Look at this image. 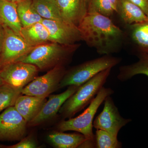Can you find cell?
Instances as JSON below:
<instances>
[{"mask_svg":"<svg viewBox=\"0 0 148 148\" xmlns=\"http://www.w3.org/2000/svg\"><path fill=\"white\" fill-rule=\"evenodd\" d=\"M95 148H121L122 144L110 133L102 130H96L95 135Z\"/></svg>","mask_w":148,"mask_h":148,"instance_id":"obj_25","label":"cell"},{"mask_svg":"<svg viewBox=\"0 0 148 148\" xmlns=\"http://www.w3.org/2000/svg\"><path fill=\"white\" fill-rule=\"evenodd\" d=\"M42 23L48 31L51 42L70 45L82 40L79 29L75 25L64 20L43 19Z\"/></svg>","mask_w":148,"mask_h":148,"instance_id":"obj_11","label":"cell"},{"mask_svg":"<svg viewBox=\"0 0 148 148\" xmlns=\"http://www.w3.org/2000/svg\"><path fill=\"white\" fill-rule=\"evenodd\" d=\"M47 140L56 148H79L86 140L82 134L79 133H66L55 131L48 135Z\"/></svg>","mask_w":148,"mask_h":148,"instance_id":"obj_19","label":"cell"},{"mask_svg":"<svg viewBox=\"0 0 148 148\" xmlns=\"http://www.w3.org/2000/svg\"><path fill=\"white\" fill-rule=\"evenodd\" d=\"M21 95L16 99L14 106L28 123L36 115L46 100L45 98Z\"/></svg>","mask_w":148,"mask_h":148,"instance_id":"obj_16","label":"cell"},{"mask_svg":"<svg viewBox=\"0 0 148 148\" xmlns=\"http://www.w3.org/2000/svg\"><path fill=\"white\" fill-rule=\"evenodd\" d=\"M118 0H87L88 12H96L112 16L116 12Z\"/></svg>","mask_w":148,"mask_h":148,"instance_id":"obj_24","label":"cell"},{"mask_svg":"<svg viewBox=\"0 0 148 148\" xmlns=\"http://www.w3.org/2000/svg\"><path fill=\"white\" fill-rule=\"evenodd\" d=\"M32 4L43 19L64 20L56 0H32Z\"/></svg>","mask_w":148,"mask_h":148,"instance_id":"obj_21","label":"cell"},{"mask_svg":"<svg viewBox=\"0 0 148 148\" xmlns=\"http://www.w3.org/2000/svg\"><path fill=\"white\" fill-rule=\"evenodd\" d=\"M79 86H70L62 93L51 95L36 115L28 123L27 125L32 127L37 126L55 116L66 100L76 91Z\"/></svg>","mask_w":148,"mask_h":148,"instance_id":"obj_12","label":"cell"},{"mask_svg":"<svg viewBox=\"0 0 148 148\" xmlns=\"http://www.w3.org/2000/svg\"><path fill=\"white\" fill-rule=\"evenodd\" d=\"M125 27L126 40H129L136 56L148 55V18Z\"/></svg>","mask_w":148,"mask_h":148,"instance_id":"obj_13","label":"cell"},{"mask_svg":"<svg viewBox=\"0 0 148 148\" xmlns=\"http://www.w3.org/2000/svg\"><path fill=\"white\" fill-rule=\"evenodd\" d=\"M4 84V82L3 81V80L1 77V75H0V86Z\"/></svg>","mask_w":148,"mask_h":148,"instance_id":"obj_30","label":"cell"},{"mask_svg":"<svg viewBox=\"0 0 148 148\" xmlns=\"http://www.w3.org/2000/svg\"><path fill=\"white\" fill-rule=\"evenodd\" d=\"M39 70L33 64L15 61L0 69V75L4 83L22 89L37 77Z\"/></svg>","mask_w":148,"mask_h":148,"instance_id":"obj_7","label":"cell"},{"mask_svg":"<svg viewBox=\"0 0 148 148\" xmlns=\"http://www.w3.org/2000/svg\"><path fill=\"white\" fill-rule=\"evenodd\" d=\"M56 1L64 21L78 27L87 13V0Z\"/></svg>","mask_w":148,"mask_h":148,"instance_id":"obj_14","label":"cell"},{"mask_svg":"<svg viewBox=\"0 0 148 148\" xmlns=\"http://www.w3.org/2000/svg\"><path fill=\"white\" fill-rule=\"evenodd\" d=\"M114 93L110 88L103 86L82 113L75 118L62 121L58 126L59 131H74L82 134L86 140L95 143V135L92 131L93 121L95 114L108 96Z\"/></svg>","mask_w":148,"mask_h":148,"instance_id":"obj_4","label":"cell"},{"mask_svg":"<svg viewBox=\"0 0 148 148\" xmlns=\"http://www.w3.org/2000/svg\"><path fill=\"white\" fill-rule=\"evenodd\" d=\"M143 10L148 17V0H130Z\"/></svg>","mask_w":148,"mask_h":148,"instance_id":"obj_27","label":"cell"},{"mask_svg":"<svg viewBox=\"0 0 148 148\" xmlns=\"http://www.w3.org/2000/svg\"><path fill=\"white\" fill-rule=\"evenodd\" d=\"M112 69L110 68L100 72L80 86L59 110V113L64 118H72L91 103L106 83Z\"/></svg>","mask_w":148,"mask_h":148,"instance_id":"obj_3","label":"cell"},{"mask_svg":"<svg viewBox=\"0 0 148 148\" xmlns=\"http://www.w3.org/2000/svg\"><path fill=\"white\" fill-rule=\"evenodd\" d=\"M21 90L5 83L0 86V112L14 106L16 99L21 95Z\"/></svg>","mask_w":148,"mask_h":148,"instance_id":"obj_23","label":"cell"},{"mask_svg":"<svg viewBox=\"0 0 148 148\" xmlns=\"http://www.w3.org/2000/svg\"><path fill=\"white\" fill-rule=\"evenodd\" d=\"M139 60L134 64L121 66L118 79L125 82L138 75H145L148 77V55L143 54L137 56Z\"/></svg>","mask_w":148,"mask_h":148,"instance_id":"obj_20","label":"cell"},{"mask_svg":"<svg viewBox=\"0 0 148 148\" xmlns=\"http://www.w3.org/2000/svg\"><path fill=\"white\" fill-rule=\"evenodd\" d=\"M27 122L14 106L0 114V141H19L25 137Z\"/></svg>","mask_w":148,"mask_h":148,"instance_id":"obj_9","label":"cell"},{"mask_svg":"<svg viewBox=\"0 0 148 148\" xmlns=\"http://www.w3.org/2000/svg\"><path fill=\"white\" fill-rule=\"evenodd\" d=\"M20 34L32 47L51 42L48 31L42 22L22 27Z\"/></svg>","mask_w":148,"mask_h":148,"instance_id":"obj_18","label":"cell"},{"mask_svg":"<svg viewBox=\"0 0 148 148\" xmlns=\"http://www.w3.org/2000/svg\"><path fill=\"white\" fill-rule=\"evenodd\" d=\"M6 1L16 3L18 2L21 1H23V0H6Z\"/></svg>","mask_w":148,"mask_h":148,"instance_id":"obj_29","label":"cell"},{"mask_svg":"<svg viewBox=\"0 0 148 148\" xmlns=\"http://www.w3.org/2000/svg\"><path fill=\"white\" fill-rule=\"evenodd\" d=\"M5 37L0 54V69L18 61L29 53L34 47L29 46L20 35L3 26Z\"/></svg>","mask_w":148,"mask_h":148,"instance_id":"obj_10","label":"cell"},{"mask_svg":"<svg viewBox=\"0 0 148 148\" xmlns=\"http://www.w3.org/2000/svg\"><path fill=\"white\" fill-rule=\"evenodd\" d=\"M116 13L125 26L143 22L148 18L143 10L130 0H118Z\"/></svg>","mask_w":148,"mask_h":148,"instance_id":"obj_15","label":"cell"},{"mask_svg":"<svg viewBox=\"0 0 148 148\" xmlns=\"http://www.w3.org/2000/svg\"><path fill=\"white\" fill-rule=\"evenodd\" d=\"M0 22L21 36L22 27L17 13L16 3L0 0Z\"/></svg>","mask_w":148,"mask_h":148,"instance_id":"obj_17","label":"cell"},{"mask_svg":"<svg viewBox=\"0 0 148 148\" xmlns=\"http://www.w3.org/2000/svg\"><path fill=\"white\" fill-rule=\"evenodd\" d=\"M121 61V58L119 57L104 55L74 66L66 71L59 88L72 85L79 86L100 72L110 68L112 69Z\"/></svg>","mask_w":148,"mask_h":148,"instance_id":"obj_5","label":"cell"},{"mask_svg":"<svg viewBox=\"0 0 148 148\" xmlns=\"http://www.w3.org/2000/svg\"><path fill=\"white\" fill-rule=\"evenodd\" d=\"M78 27L82 41L101 55L119 52L126 39L124 31L110 17L98 12H87Z\"/></svg>","mask_w":148,"mask_h":148,"instance_id":"obj_1","label":"cell"},{"mask_svg":"<svg viewBox=\"0 0 148 148\" xmlns=\"http://www.w3.org/2000/svg\"><path fill=\"white\" fill-rule=\"evenodd\" d=\"M5 37V29L3 26L0 22V54L2 48L3 43Z\"/></svg>","mask_w":148,"mask_h":148,"instance_id":"obj_28","label":"cell"},{"mask_svg":"<svg viewBox=\"0 0 148 148\" xmlns=\"http://www.w3.org/2000/svg\"><path fill=\"white\" fill-rule=\"evenodd\" d=\"M80 46L77 43L65 45L49 42L33 47L16 61L33 64L39 71H49L59 65L64 66Z\"/></svg>","mask_w":148,"mask_h":148,"instance_id":"obj_2","label":"cell"},{"mask_svg":"<svg viewBox=\"0 0 148 148\" xmlns=\"http://www.w3.org/2000/svg\"><path fill=\"white\" fill-rule=\"evenodd\" d=\"M67 70L64 65L56 66L43 75L37 77L22 88L21 94L46 98L59 88Z\"/></svg>","mask_w":148,"mask_h":148,"instance_id":"obj_6","label":"cell"},{"mask_svg":"<svg viewBox=\"0 0 148 148\" xmlns=\"http://www.w3.org/2000/svg\"><path fill=\"white\" fill-rule=\"evenodd\" d=\"M17 11L22 27L41 22L43 18L37 13L32 4V0H23L16 3Z\"/></svg>","mask_w":148,"mask_h":148,"instance_id":"obj_22","label":"cell"},{"mask_svg":"<svg viewBox=\"0 0 148 148\" xmlns=\"http://www.w3.org/2000/svg\"><path fill=\"white\" fill-rule=\"evenodd\" d=\"M37 147V143L33 138L30 136L24 137L19 143L12 145L6 146L1 145L2 148H36Z\"/></svg>","mask_w":148,"mask_h":148,"instance_id":"obj_26","label":"cell"},{"mask_svg":"<svg viewBox=\"0 0 148 148\" xmlns=\"http://www.w3.org/2000/svg\"><path fill=\"white\" fill-rule=\"evenodd\" d=\"M131 121V119L124 118L121 115L110 95L105 99L103 111L93 121V127L105 130L117 138L120 130Z\"/></svg>","mask_w":148,"mask_h":148,"instance_id":"obj_8","label":"cell"}]
</instances>
